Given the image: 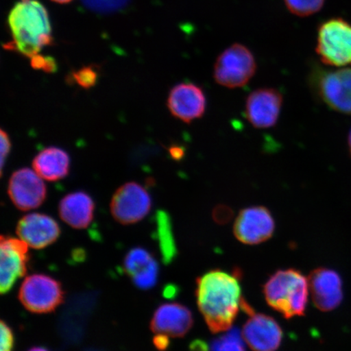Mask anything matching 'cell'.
Segmentation results:
<instances>
[{"mask_svg":"<svg viewBox=\"0 0 351 351\" xmlns=\"http://www.w3.org/2000/svg\"><path fill=\"white\" fill-rule=\"evenodd\" d=\"M241 274H229L216 269L197 279V306L213 333L230 330L238 315L244 298L239 284Z\"/></svg>","mask_w":351,"mask_h":351,"instance_id":"6da1fadb","label":"cell"},{"mask_svg":"<svg viewBox=\"0 0 351 351\" xmlns=\"http://www.w3.org/2000/svg\"><path fill=\"white\" fill-rule=\"evenodd\" d=\"M12 40L7 49L32 59L53 42L49 15L38 0H20L8 15Z\"/></svg>","mask_w":351,"mask_h":351,"instance_id":"7a4b0ae2","label":"cell"},{"mask_svg":"<svg viewBox=\"0 0 351 351\" xmlns=\"http://www.w3.org/2000/svg\"><path fill=\"white\" fill-rule=\"evenodd\" d=\"M308 280L300 271L278 270L263 285V292L271 308L285 319L304 315L308 300Z\"/></svg>","mask_w":351,"mask_h":351,"instance_id":"3957f363","label":"cell"},{"mask_svg":"<svg viewBox=\"0 0 351 351\" xmlns=\"http://www.w3.org/2000/svg\"><path fill=\"white\" fill-rule=\"evenodd\" d=\"M256 58L243 44H232L217 57L214 66V79L219 85L234 89L252 80L256 72Z\"/></svg>","mask_w":351,"mask_h":351,"instance_id":"277c9868","label":"cell"},{"mask_svg":"<svg viewBox=\"0 0 351 351\" xmlns=\"http://www.w3.org/2000/svg\"><path fill=\"white\" fill-rule=\"evenodd\" d=\"M317 52L324 64L351 65V24L339 17L324 21L318 29Z\"/></svg>","mask_w":351,"mask_h":351,"instance_id":"5b68a950","label":"cell"},{"mask_svg":"<svg viewBox=\"0 0 351 351\" xmlns=\"http://www.w3.org/2000/svg\"><path fill=\"white\" fill-rule=\"evenodd\" d=\"M19 300L30 313H49L62 304L64 291L60 283L51 276L34 274L22 282Z\"/></svg>","mask_w":351,"mask_h":351,"instance_id":"8992f818","label":"cell"},{"mask_svg":"<svg viewBox=\"0 0 351 351\" xmlns=\"http://www.w3.org/2000/svg\"><path fill=\"white\" fill-rule=\"evenodd\" d=\"M110 207L117 221L132 225L142 221L150 213L151 196L138 183H125L113 195Z\"/></svg>","mask_w":351,"mask_h":351,"instance_id":"52a82bcc","label":"cell"},{"mask_svg":"<svg viewBox=\"0 0 351 351\" xmlns=\"http://www.w3.org/2000/svg\"><path fill=\"white\" fill-rule=\"evenodd\" d=\"M29 245L21 239L2 236L0 240V291L10 292L27 271Z\"/></svg>","mask_w":351,"mask_h":351,"instance_id":"ba28073f","label":"cell"},{"mask_svg":"<svg viewBox=\"0 0 351 351\" xmlns=\"http://www.w3.org/2000/svg\"><path fill=\"white\" fill-rule=\"evenodd\" d=\"M275 227L273 215L269 209L253 206L241 210L236 218L234 232L241 243L257 245L271 239Z\"/></svg>","mask_w":351,"mask_h":351,"instance_id":"9c48e42d","label":"cell"},{"mask_svg":"<svg viewBox=\"0 0 351 351\" xmlns=\"http://www.w3.org/2000/svg\"><path fill=\"white\" fill-rule=\"evenodd\" d=\"M8 192L13 204L21 210L38 208L47 197L43 179L29 169L17 170L12 175Z\"/></svg>","mask_w":351,"mask_h":351,"instance_id":"30bf717a","label":"cell"},{"mask_svg":"<svg viewBox=\"0 0 351 351\" xmlns=\"http://www.w3.org/2000/svg\"><path fill=\"white\" fill-rule=\"evenodd\" d=\"M283 104L282 93L274 88H261L252 92L245 101V117L257 129H269L279 119Z\"/></svg>","mask_w":351,"mask_h":351,"instance_id":"8fae6325","label":"cell"},{"mask_svg":"<svg viewBox=\"0 0 351 351\" xmlns=\"http://www.w3.org/2000/svg\"><path fill=\"white\" fill-rule=\"evenodd\" d=\"M319 97L335 111L351 114V69L322 71L317 77Z\"/></svg>","mask_w":351,"mask_h":351,"instance_id":"7c38bea8","label":"cell"},{"mask_svg":"<svg viewBox=\"0 0 351 351\" xmlns=\"http://www.w3.org/2000/svg\"><path fill=\"white\" fill-rule=\"evenodd\" d=\"M167 104L173 117L183 122L191 123L204 115L207 97L200 86L182 82L170 90Z\"/></svg>","mask_w":351,"mask_h":351,"instance_id":"4fadbf2b","label":"cell"},{"mask_svg":"<svg viewBox=\"0 0 351 351\" xmlns=\"http://www.w3.org/2000/svg\"><path fill=\"white\" fill-rule=\"evenodd\" d=\"M243 326V337L254 351H276L283 339V332L274 318L262 313L249 314Z\"/></svg>","mask_w":351,"mask_h":351,"instance_id":"5bb4252c","label":"cell"},{"mask_svg":"<svg viewBox=\"0 0 351 351\" xmlns=\"http://www.w3.org/2000/svg\"><path fill=\"white\" fill-rule=\"evenodd\" d=\"M309 287L314 304L322 311L337 308L343 300L342 280L336 271L324 269H315L309 276Z\"/></svg>","mask_w":351,"mask_h":351,"instance_id":"9a60e30c","label":"cell"},{"mask_svg":"<svg viewBox=\"0 0 351 351\" xmlns=\"http://www.w3.org/2000/svg\"><path fill=\"white\" fill-rule=\"evenodd\" d=\"M16 234L29 247L43 249L58 239L60 228L55 219L47 215L33 213L20 219Z\"/></svg>","mask_w":351,"mask_h":351,"instance_id":"2e32d148","label":"cell"},{"mask_svg":"<svg viewBox=\"0 0 351 351\" xmlns=\"http://www.w3.org/2000/svg\"><path fill=\"white\" fill-rule=\"evenodd\" d=\"M194 324L191 311L186 306L173 302L160 305L154 313L151 329L172 337H182Z\"/></svg>","mask_w":351,"mask_h":351,"instance_id":"e0dca14e","label":"cell"},{"mask_svg":"<svg viewBox=\"0 0 351 351\" xmlns=\"http://www.w3.org/2000/svg\"><path fill=\"white\" fill-rule=\"evenodd\" d=\"M124 269L136 287L140 289H152L157 283L159 266L146 249H132L125 258Z\"/></svg>","mask_w":351,"mask_h":351,"instance_id":"ac0fdd59","label":"cell"},{"mask_svg":"<svg viewBox=\"0 0 351 351\" xmlns=\"http://www.w3.org/2000/svg\"><path fill=\"white\" fill-rule=\"evenodd\" d=\"M95 203L85 192L71 193L61 199L59 204L60 218L74 229H85L94 217Z\"/></svg>","mask_w":351,"mask_h":351,"instance_id":"d6986e66","label":"cell"},{"mask_svg":"<svg viewBox=\"0 0 351 351\" xmlns=\"http://www.w3.org/2000/svg\"><path fill=\"white\" fill-rule=\"evenodd\" d=\"M70 160L62 149L51 147L44 149L35 156L33 169L38 176L48 182H56L69 174Z\"/></svg>","mask_w":351,"mask_h":351,"instance_id":"ffe728a7","label":"cell"},{"mask_svg":"<svg viewBox=\"0 0 351 351\" xmlns=\"http://www.w3.org/2000/svg\"><path fill=\"white\" fill-rule=\"evenodd\" d=\"M157 239L159 241L162 258L165 265L172 263L178 254L172 229V223L168 213L159 210L156 215Z\"/></svg>","mask_w":351,"mask_h":351,"instance_id":"44dd1931","label":"cell"},{"mask_svg":"<svg viewBox=\"0 0 351 351\" xmlns=\"http://www.w3.org/2000/svg\"><path fill=\"white\" fill-rule=\"evenodd\" d=\"M210 351H245L239 328H230L225 335L215 339L210 344Z\"/></svg>","mask_w":351,"mask_h":351,"instance_id":"7402d4cb","label":"cell"},{"mask_svg":"<svg viewBox=\"0 0 351 351\" xmlns=\"http://www.w3.org/2000/svg\"><path fill=\"white\" fill-rule=\"evenodd\" d=\"M284 2L292 14L306 17L322 10L326 0H284Z\"/></svg>","mask_w":351,"mask_h":351,"instance_id":"603a6c76","label":"cell"},{"mask_svg":"<svg viewBox=\"0 0 351 351\" xmlns=\"http://www.w3.org/2000/svg\"><path fill=\"white\" fill-rule=\"evenodd\" d=\"M130 0H82L89 10L99 13L117 12L125 7Z\"/></svg>","mask_w":351,"mask_h":351,"instance_id":"cb8c5ba5","label":"cell"},{"mask_svg":"<svg viewBox=\"0 0 351 351\" xmlns=\"http://www.w3.org/2000/svg\"><path fill=\"white\" fill-rule=\"evenodd\" d=\"M72 79L84 89H90L97 83L98 72L92 66H87L73 72Z\"/></svg>","mask_w":351,"mask_h":351,"instance_id":"d4e9b609","label":"cell"},{"mask_svg":"<svg viewBox=\"0 0 351 351\" xmlns=\"http://www.w3.org/2000/svg\"><path fill=\"white\" fill-rule=\"evenodd\" d=\"M32 65L34 69H41L46 73H53L57 68L53 58L39 54L32 58Z\"/></svg>","mask_w":351,"mask_h":351,"instance_id":"484cf974","label":"cell"},{"mask_svg":"<svg viewBox=\"0 0 351 351\" xmlns=\"http://www.w3.org/2000/svg\"><path fill=\"white\" fill-rule=\"evenodd\" d=\"M0 351H12L13 346H14V336H13L12 330L8 324L2 320L0 324Z\"/></svg>","mask_w":351,"mask_h":351,"instance_id":"4316f807","label":"cell"},{"mask_svg":"<svg viewBox=\"0 0 351 351\" xmlns=\"http://www.w3.org/2000/svg\"><path fill=\"white\" fill-rule=\"evenodd\" d=\"M0 132H1V174H3L4 165L11 150V141L10 136L5 131L1 130Z\"/></svg>","mask_w":351,"mask_h":351,"instance_id":"83f0119b","label":"cell"},{"mask_svg":"<svg viewBox=\"0 0 351 351\" xmlns=\"http://www.w3.org/2000/svg\"><path fill=\"white\" fill-rule=\"evenodd\" d=\"M153 342L157 350L165 351L169 348L170 344L169 336L163 333H157V335L154 337Z\"/></svg>","mask_w":351,"mask_h":351,"instance_id":"f1b7e54d","label":"cell"},{"mask_svg":"<svg viewBox=\"0 0 351 351\" xmlns=\"http://www.w3.org/2000/svg\"><path fill=\"white\" fill-rule=\"evenodd\" d=\"M231 216L232 215L230 213V210L227 208H221V210L217 208L214 213V218L216 219V221L221 223L229 221Z\"/></svg>","mask_w":351,"mask_h":351,"instance_id":"f546056e","label":"cell"},{"mask_svg":"<svg viewBox=\"0 0 351 351\" xmlns=\"http://www.w3.org/2000/svg\"><path fill=\"white\" fill-rule=\"evenodd\" d=\"M169 152L171 156L173 158L174 160H179L183 156V151L182 147H179L178 146L172 147L169 149Z\"/></svg>","mask_w":351,"mask_h":351,"instance_id":"4dcf8cb0","label":"cell"},{"mask_svg":"<svg viewBox=\"0 0 351 351\" xmlns=\"http://www.w3.org/2000/svg\"><path fill=\"white\" fill-rule=\"evenodd\" d=\"M51 1H53L57 3L64 4V3H68L72 2L73 0H51Z\"/></svg>","mask_w":351,"mask_h":351,"instance_id":"1f68e13d","label":"cell"},{"mask_svg":"<svg viewBox=\"0 0 351 351\" xmlns=\"http://www.w3.org/2000/svg\"><path fill=\"white\" fill-rule=\"evenodd\" d=\"M28 351H49L46 348H38V346H36V348H33L32 349H29Z\"/></svg>","mask_w":351,"mask_h":351,"instance_id":"d6a6232c","label":"cell"},{"mask_svg":"<svg viewBox=\"0 0 351 351\" xmlns=\"http://www.w3.org/2000/svg\"><path fill=\"white\" fill-rule=\"evenodd\" d=\"M349 147H350V151L351 153V131H350V136H349Z\"/></svg>","mask_w":351,"mask_h":351,"instance_id":"836d02e7","label":"cell"}]
</instances>
